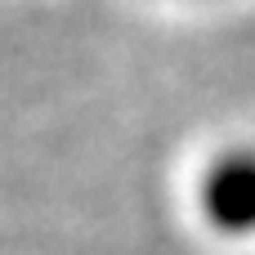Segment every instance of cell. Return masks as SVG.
I'll return each mask as SVG.
<instances>
[{"label": "cell", "instance_id": "1", "mask_svg": "<svg viewBox=\"0 0 255 255\" xmlns=\"http://www.w3.org/2000/svg\"><path fill=\"white\" fill-rule=\"evenodd\" d=\"M197 215L224 242L255 238V148L233 143L206 161L197 175Z\"/></svg>", "mask_w": 255, "mask_h": 255}]
</instances>
